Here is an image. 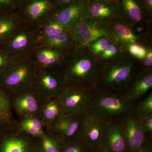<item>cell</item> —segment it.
<instances>
[{
  "label": "cell",
  "instance_id": "3",
  "mask_svg": "<svg viewBox=\"0 0 152 152\" xmlns=\"http://www.w3.org/2000/svg\"><path fill=\"white\" fill-rule=\"evenodd\" d=\"M38 28L23 24L0 45L14 61L31 56L37 47Z\"/></svg>",
  "mask_w": 152,
  "mask_h": 152
},
{
  "label": "cell",
  "instance_id": "35",
  "mask_svg": "<svg viewBox=\"0 0 152 152\" xmlns=\"http://www.w3.org/2000/svg\"><path fill=\"white\" fill-rule=\"evenodd\" d=\"M13 61L8 54L0 45V74Z\"/></svg>",
  "mask_w": 152,
  "mask_h": 152
},
{
  "label": "cell",
  "instance_id": "36",
  "mask_svg": "<svg viewBox=\"0 0 152 152\" xmlns=\"http://www.w3.org/2000/svg\"><path fill=\"white\" fill-rule=\"evenodd\" d=\"M119 49L112 43L109 44L101 54V58L102 60H108L112 59L117 56Z\"/></svg>",
  "mask_w": 152,
  "mask_h": 152
},
{
  "label": "cell",
  "instance_id": "41",
  "mask_svg": "<svg viewBox=\"0 0 152 152\" xmlns=\"http://www.w3.org/2000/svg\"><path fill=\"white\" fill-rule=\"evenodd\" d=\"M136 152H150V151L147 147H143V146L141 148H140V149L138 150Z\"/></svg>",
  "mask_w": 152,
  "mask_h": 152
},
{
  "label": "cell",
  "instance_id": "27",
  "mask_svg": "<svg viewBox=\"0 0 152 152\" xmlns=\"http://www.w3.org/2000/svg\"><path fill=\"white\" fill-rule=\"evenodd\" d=\"M83 123V115H74L66 130L62 135L64 141L80 139Z\"/></svg>",
  "mask_w": 152,
  "mask_h": 152
},
{
  "label": "cell",
  "instance_id": "6",
  "mask_svg": "<svg viewBox=\"0 0 152 152\" xmlns=\"http://www.w3.org/2000/svg\"><path fill=\"white\" fill-rule=\"evenodd\" d=\"M103 66L100 72L101 81L106 88L118 90L125 86L132 77L134 63L126 56L115 57Z\"/></svg>",
  "mask_w": 152,
  "mask_h": 152
},
{
  "label": "cell",
  "instance_id": "24",
  "mask_svg": "<svg viewBox=\"0 0 152 152\" xmlns=\"http://www.w3.org/2000/svg\"><path fill=\"white\" fill-rule=\"evenodd\" d=\"M11 106V95L0 87V129L15 124Z\"/></svg>",
  "mask_w": 152,
  "mask_h": 152
},
{
  "label": "cell",
  "instance_id": "23",
  "mask_svg": "<svg viewBox=\"0 0 152 152\" xmlns=\"http://www.w3.org/2000/svg\"><path fill=\"white\" fill-rule=\"evenodd\" d=\"M23 24L17 11L0 14V44Z\"/></svg>",
  "mask_w": 152,
  "mask_h": 152
},
{
  "label": "cell",
  "instance_id": "30",
  "mask_svg": "<svg viewBox=\"0 0 152 152\" xmlns=\"http://www.w3.org/2000/svg\"><path fill=\"white\" fill-rule=\"evenodd\" d=\"M72 116L64 115L60 117L53 123L49 130L61 137L67 129Z\"/></svg>",
  "mask_w": 152,
  "mask_h": 152
},
{
  "label": "cell",
  "instance_id": "7",
  "mask_svg": "<svg viewBox=\"0 0 152 152\" xmlns=\"http://www.w3.org/2000/svg\"><path fill=\"white\" fill-rule=\"evenodd\" d=\"M68 85L61 71L56 68H38L32 90L43 102L58 98Z\"/></svg>",
  "mask_w": 152,
  "mask_h": 152
},
{
  "label": "cell",
  "instance_id": "12",
  "mask_svg": "<svg viewBox=\"0 0 152 152\" xmlns=\"http://www.w3.org/2000/svg\"><path fill=\"white\" fill-rule=\"evenodd\" d=\"M11 102L12 109L19 119L29 117L39 118L42 102L32 89L11 95Z\"/></svg>",
  "mask_w": 152,
  "mask_h": 152
},
{
  "label": "cell",
  "instance_id": "33",
  "mask_svg": "<svg viewBox=\"0 0 152 152\" xmlns=\"http://www.w3.org/2000/svg\"><path fill=\"white\" fill-rule=\"evenodd\" d=\"M83 143L80 139L64 141L61 152H83Z\"/></svg>",
  "mask_w": 152,
  "mask_h": 152
},
{
  "label": "cell",
  "instance_id": "15",
  "mask_svg": "<svg viewBox=\"0 0 152 152\" xmlns=\"http://www.w3.org/2000/svg\"><path fill=\"white\" fill-rule=\"evenodd\" d=\"M89 1L74 0L62 8L56 10L50 19L60 25L72 29L85 16Z\"/></svg>",
  "mask_w": 152,
  "mask_h": 152
},
{
  "label": "cell",
  "instance_id": "22",
  "mask_svg": "<svg viewBox=\"0 0 152 152\" xmlns=\"http://www.w3.org/2000/svg\"><path fill=\"white\" fill-rule=\"evenodd\" d=\"M152 87V72L146 71L138 78L125 96L132 102L144 96Z\"/></svg>",
  "mask_w": 152,
  "mask_h": 152
},
{
  "label": "cell",
  "instance_id": "21",
  "mask_svg": "<svg viewBox=\"0 0 152 152\" xmlns=\"http://www.w3.org/2000/svg\"><path fill=\"white\" fill-rule=\"evenodd\" d=\"M62 108L57 98L42 102L39 118L45 130H49L55 121L61 116Z\"/></svg>",
  "mask_w": 152,
  "mask_h": 152
},
{
  "label": "cell",
  "instance_id": "13",
  "mask_svg": "<svg viewBox=\"0 0 152 152\" xmlns=\"http://www.w3.org/2000/svg\"><path fill=\"white\" fill-rule=\"evenodd\" d=\"M127 146L123 121L108 122L98 147L103 152H125Z\"/></svg>",
  "mask_w": 152,
  "mask_h": 152
},
{
  "label": "cell",
  "instance_id": "32",
  "mask_svg": "<svg viewBox=\"0 0 152 152\" xmlns=\"http://www.w3.org/2000/svg\"><path fill=\"white\" fill-rule=\"evenodd\" d=\"M21 0H0V14L17 12Z\"/></svg>",
  "mask_w": 152,
  "mask_h": 152
},
{
  "label": "cell",
  "instance_id": "16",
  "mask_svg": "<svg viewBox=\"0 0 152 152\" xmlns=\"http://www.w3.org/2000/svg\"><path fill=\"white\" fill-rule=\"evenodd\" d=\"M107 39L119 50H127L132 44L137 43L138 37L129 26L121 21L111 22L107 25Z\"/></svg>",
  "mask_w": 152,
  "mask_h": 152
},
{
  "label": "cell",
  "instance_id": "37",
  "mask_svg": "<svg viewBox=\"0 0 152 152\" xmlns=\"http://www.w3.org/2000/svg\"><path fill=\"white\" fill-rule=\"evenodd\" d=\"M145 133L152 132V115L139 120Z\"/></svg>",
  "mask_w": 152,
  "mask_h": 152
},
{
  "label": "cell",
  "instance_id": "26",
  "mask_svg": "<svg viewBox=\"0 0 152 152\" xmlns=\"http://www.w3.org/2000/svg\"><path fill=\"white\" fill-rule=\"evenodd\" d=\"M60 25L56 22L49 19L38 28L37 31V44L39 41L51 36L71 30Z\"/></svg>",
  "mask_w": 152,
  "mask_h": 152
},
{
  "label": "cell",
  "instance_id": "5",
  "mask_svg": "<svg viewBox=\"0 0 152 152\" xmlns=\"http://www.w3.org/2000/svg\"><path fill=\"white\" fill-rule=\"evenodd\" d=\"M94 94L90 87L68 85L57 98L62 108L61 116L85 113L91 109Z\"/></svg>",
  "mask_w": 152,
  "mask_h": 152
},
{
  "label": "cell",
  "instance_id": "17",
  "mask_svg": "<svg viewBox=\"0 0 152 152\" xmlns=\"http://www.w3.org/2000/svg\"><path fill=\"white\" fill-rule=\"evenodd\" d=\"M33 59L39 69L56 68L64 62L67 55L54 48L37 47L33 52Z\"/></svg>",
  "mask_w": 152,
  "mask_h": 152
},
{
  "label": "cell",
  "instance_id": "40",
  "mask_svg": "<svg viewBox=\"0 0 152 152\" xmlns=\"http://www.w3.org/2000/svg\"><path fill=\"white\" fill-rule=\"evenodd\" d=\"M144 4L146 8L149 11L151 10L152 9V0H145L144 1Z\"/></svg>",
  "mask_w": 152,
  "mask_h": 152
},
{
  "label": "cell",
  "instance_id": "18",
  "mask_svg": "<svg viewBox=\"0 0 152 152\" xmlns=\"http://www.w3.org/2000/svg\"><path fill=\"white\" fill-rule=\"evenodd\" d=\"M122 121L127 146L136 152L143 146L145 133L137 117H127Z\"/></svg>",
  "mask_w": 152,
  "mask_h": 152
},
{
  "label": "cell",
  "instance_id": "11",
  "mask_svg": "<svg viewBox=\"0 0 152 152\" xmlns=\"http://www.w3.org/2000/svg\"><path fill=\"white\" fill-rule=\"evenodd\" d=\"M108 122L91 109L83 115L80 139L91 147H98L103 136Z\"/></svg>",
  "mask_w": 152,
  "mask_h": 152
},
{
  "label": "cell",
  "instance_id": "9",
  "mask_svg": "<svg viewBox=\"0 0 152 152\" xmlns=\"http://www.w3.org/2000/svg\"><path fill=\"white\" fill-rule=\"evenodd\" d=\"M74 42L72 52L86 48L93 42L102 37L107 38V25L83 18L72 30Z\"/></svg>",
  "mask_w": 152,
  "mask_h": 152
},
{
  "label": "cell",
  "instance_id": "38",
  "mask_svg": "<svg viewBox=\"0 0 152 152\" xmlns=\"http://www.w3.org/2000/svg\"><path fill=\"white\" fill-rule=\"evenodd\" d=\"M52 1L56 10L68 5L72 2L74 0H53Z\"/></svg>",
  "mask_w": 152,
  "mask_h": 152
},
{
  "label": "cell",
  "instance_id": "34",
  "mask_svg": "<svg viewBox=\"0 0 152 152\" xmlns=\"http://www.w3.org/2000/svg\"><path fill=\"white\" fill-rule=\"evenodd\" d=\"M127 50L131 55L139 59H144L147 54V49L138 43L130 45Z\"/></svg>",
  "mask_w": 152,
  "mask_h": 152
},
{
  "label": "cell",
  "instance_id": "1",
  "mask_svg": "<svg viewBox=\"0 0 152 152\" xmlns=\"http://www.w3.org/2000/svg\"><path fill=\"white\" fill-rule=\"evenodd\" d=\"M38 69L32 55L14 61L0 74V87L11 96L32 89Z\"/></svg>",
  "mask_w": 152,
  "mask_h": 152
},
{
  "label": "cell",
  "instance_id": "20",
  "mask_svg": "<svg viewBox=\"0 0 152 152\" xmlns=\"http://www.w3.org/2000/svg\"><path fill=\"white\" fill-rule=\"evenodd\" d=\"M40 46L52 47L68 55L70 52H72L74 47L72 30L39 41L37 47Z\"/></svg>",
  "mask_w": 152,
  "mask_h": 152
},
{
  "label": "cell",
  "instance_id": "31",
  "mask_svg": "<svg viewBox=\"0 0 152 152\" xmlns=\"http://www.w3.org/2000/svg\"><path fill=\"white\" fill-rule=\"evenodd\" d=\"M109 44L110 42L107 38L102 37L93 42L88 47L91 53L97 55L101 54Z\"/></svg>",
  "mask_w": 152,
  "mask_h": 152
},
{
  "label": "cell",
  "instance_id": "29",
  "mask_svg": "<svg viewBox=\"0 0 152 152\" xmlns=\"http://www.w3.org/2000/svg\"><path fill=\"white\" fill-rule=\"evenodd\" d=\"M137 118L139 120L152 115V94H150L148 96L141 101L136 107Z\"/></svg>",
  "mask_w": 152,
  "mask_h": 152
},
{
  "label": "cell",
  "instance_id": "10",
  "mask_svg": "<svg viewBox=\"0 0 152 152\" xmlns=\"http://www.w3.org/2000/svg\"><path fill=\"white\" fill-rule=\"evenodd\" d=\"M35 140L20 130L16 122L0 129V152H33Z\"/></svg>",
  "mask_w": 152,
  "mask_h": 152
},
{
  "label": "cell",
  "instance_id": "8",
  "mask_svg": "<svg viewBox=\"0 0 152 152\" xmlns=\"http://www.w3.org/2000/svg\"><path fill=\"white\" fill-rule=\"evenodd\" d=\"M55 11L51 0H21L17 12L24 24L39 27Z\"/></svg>",
  "mask_w": 152,
  "mask_h": 152
},
{
  "label": "cell",
  "instance_id": "28",
  "mask_svg": "<svg viewBox=\"0 0 152 152\" xmlns=\"http://www.w3.org/2000/svg\"><path fill=\"white\" fill-rule=\"evenodd\" d=\"M121 4L126 15L132 21L137 23L141 20L142 11L137 2L134 0H123Z\"/></svg>",
  "mask_w": 152,
  "mask_h": 152
},
{
  "label": "cell",
  "instance_id": "19",
  "mask_svg": "<svg viewBox=\"0 0 152 152\" xmlns=\"http://www.w3.org/2000/svg\"><path fill=\"white\" fill-rule=\"evenodd\" d=\"M64 141L61 136L50 130H45L42 135L35 140L37 152H61Z\"/></svg>",
  "mask_w": 152,
  "mask_h": 152
},
{
  "label": "cell",
  "instance_id": "39",
  "mask_svg": "<svg viewBox=\"0 0 152 152\" xmlns=\"http://www.w3.org/2000/svg\"><path fill=\"white\" fill-rule=\"evenodd\" d=\"M144 64L146 67H151L152 65V50L151 48L147 49V54L144 59Z\"/></svg>",
  "mask_w": 152,
  "mask_h": 152
},
{
  "label": "cell",
  "instance_id": "42",
  "mask_svg": "<svg viewBox=\"0 0 152 152\" xmlns=\"http://www.w3.org/2000/svg\"><path fill=\"white\" fill-rule=\"evenodd\" d=\"M36 152V151H35H35H34V152Z\"/></svg>",
  "mask_w": 152,
  "mask_h": 152
},
{
  "label": "cell",
  "instance_id": "2",
  "mask_svg": "<svg viewBox=\"0 0 152 152\" xmlns=\"http://www.w3.org/2000/svg\"><path fill=\"white\" fill-rule=\"evenodd\" d=\"M62 71L69 85L93 86L99 80L100 70L93 58L86 55L85 49L72 52Z\"/></svg>",
  "mask_w": 152,
  "mask_h": 152
},
{
  "label": "cell",
  "instance_id": "14",
  "mask_svg": "<svg viewBox=\"0 0 152 152\" xmlns=\"http://www.w3.org/2000/svg\"><path fill=\"white\" fill-rule=\"evenodd\" d=\"M116 1L110 0L89 1L83 18L107 25L113 21L119 10Z\"/></svg>",
  "mask_w": 152,
  "mask_h": 152
},
{
  "label": "cell",
  "instance_id": "4",
  "mask_svg": "<svg viewBox=\"0 0 152 152\" xmlns=\"http://www.w3.org/2000/svg\"><path fill=\"white\" fill-rule=\"evenodd\" d=\"M132 108V102L126 96L103 92L94 93L91 110L107 121L124 116Z\"/></svg>",
  "mask_w": 152,
  "mask_h": 152
},
{
  "label": "cell",
  "instance_id": "25",
  "mask_svg": "<svg viewBox=\"0 0 152 152\" xmlns=\"http://www.w3.org/2000/svg\"><path fill=\"white\" fill-rule=\"evenodd\" d=\"M17 125L20 130L34 138L42 135L45 132L42 123L38 117L20 119L17 121Z\"/></svg>",
  "mask_w": 152,
  "mask_h": 152
}]
</instances>
